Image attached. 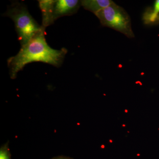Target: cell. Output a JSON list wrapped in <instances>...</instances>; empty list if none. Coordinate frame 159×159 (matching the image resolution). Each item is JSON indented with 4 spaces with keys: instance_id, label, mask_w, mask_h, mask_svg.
Returning a JSON list of instances; mask_svg holds the SVG:
<instances>
[{
    "instance_id": "obj_1",
    "label": "cell",
    "mask_w": 159,
    "mask_h": 159,
    "mask_svg": "<svg viewBox=\"0 0 159 159\" xmlns=\"http://www.w3.org/2000/svg\"><path fill=\"white\" fill-rule=\"evenodd\" d=\"M45 33V29L42 27L29 42L21 47L16 55L8 59L11 79H15L18 73L30 63L42 62L57 67L62 65L67 50L65 48L59 50L51 48L46 41Z\"/></svg>"
},
{
    "instance_id": "obj_2",
    "label": "cell",
    "mask_w": 159,
    "mask_h": 159,
    "mask_svg": "<svg viewBox=\"0 0 159 159\" xmlns=\"http://www.w3.org/2000/svg\"><path fill=\"white\" fill-rule=\"evenodd\" d=\"M4 16L10 17L14 21L21 47L26 44L42 29L29 13L26 6L18 2L12 3Z\"/></svg>"
},
{
    "instance_id": "obj_3",
    "label": "cell",
    "mask_w": 159,
    "mask_h": 159,
    "mask_svg": "<svg viewBox=\"0 0 159 159\" xmlns=\"http://www.w3.org/2000/svg\"><path fill=\"white\" fill-rule=\"evenodd\" d=\"M95 15L102 25L119 31L127 37H134L130 17L123 8L115 2Z\"/></svg>"
},
{
    "instance_id": "obj_4",
    "label": "cell",
    "mask_w": 159,
    "mask_h": 159,
    "mask_svg": "<svg viewBox=\"0 0 159 159\" xmlns=\"http://www.w3.org/2000/svg\"><path fill=\"white\" fill-rule=\"evenodd\" d=\"M80 6L81 1L78 0L55 1L53 7L54 21L62 16H71L77 13Z\"/></svg>"
},
{
    "instance_id": "obj_5",
    "label": "cell",
    "mask_w": 159,
    "mask_h": 159,
    "mask_svg": "<svg viewBox=\"0 0 159 159\" xmlns=\"http://www.w3.org/2000/svg\"><path fill=\"white\" fill-rule=\"evenodd\" d=\"M39 7L42 14V25L45 29L47 27L54 24L53 7L54 0H41L38 1Z\"/></svg>"
},
{
    "instance_id": "obj_6",
    "label": "cell",
    "mask_w": 159,
    "mask_h": 159,
    "mask_svg": "<svg viewBox=\"0 0 159 159\" xmlns=\"http://www.w3.org/2000/svg\"><path fill=\"white\" fill-rule=\"evenodd\" d=\"M114 2L111 0H83L81 1V6L86 10L96 14L102 9L110 6Z\"/></svg>"
},
{
    "instance_id": "obj_7",
    "label": "cell",
    "mask_w": 159,
    "mask_h": 159,
    "mask_svg": "<svg viewBox=\"0 0 159 159\" xmlns=\"http://www.w3.org/2000/svg\"><path fill=\"white\" fill-rule=\"evenodd\" d=\"M159 0H157L152 9H147L143 16L144 24L151 25L154 24L159 19Z\"/></svg>"
},
{
    "instance_id": "obj_8",
    "label": "cell",
    "mask_w": 159,
    "mask_h": 159,
    "mask_svg": "<svg viewBox=\"0 0 159 159\" xmlns=\"http://www.w3.org/2000/svg\"><path fill=\"white\" fill-rule=\"evenodd\" d=\"M0 159H11L9 142H7L1 146L0 148Z\"/></svg>"
},
{
    "instance_id": "obj_9",
    "label": "cell",
    "mask_w": 159,
    "mask_h": 159,
    "mask_svg": "<svg viewBox=\"0 0 159 159\" xmlns=\"http://www.w3.org/2000/svg\"><path fill=\"white\" fill-rule=\"evenodd\" d=\"M50 159H74L70 157H66V156H58L55 157L53 158Z\"/></svg>"
}]
</instances>
